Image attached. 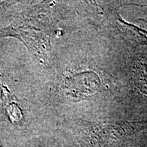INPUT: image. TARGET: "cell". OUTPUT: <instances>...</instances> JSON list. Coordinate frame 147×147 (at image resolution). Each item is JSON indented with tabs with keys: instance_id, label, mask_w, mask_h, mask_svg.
Returning <instances> with one entry per match:
<instances>
[{
	"instance_id": "cell-1",
	"label": "cell",
	"mask_w": 147,
	"mask_h": 147,
	"mask_svg": "<svg viewBox=\"0 0 147 147\" xmlns=\"http://www.w3.org/2000/svg\"><path fill=\"white\" fill-rule=\"evenodd\" d=\"M99 77L93 72L80 73L65 79V88L68 95L75 98H84L94 93L99 87Z\"/></svg>"
},
{
	"instance_id": "cell-2",
	"label": "cell",
	"mask_w": 147,
	"mask_h": 147,
	"mask_svg": "<svg viewBox=\"0 0 147 147\" xmlns=\"http://www.w3.org/2000/svg\"><path fill=\"white\" fill-rule=\"evenodd\" d=\"M117 19L121 30L127 39L132 40L137 45H147V30L126 23L120 16Z\"/></svg>"
},
{
	"instance_id": "cell-3",
	"label": "cell",
	"mask_w": 147,
	"mask_h": 147,
	"mask_svg": "<svg viewBox=\"0 0 147 147\" xmlns=\"http://www.w3.org/2000/svg\"><path fill=\"white\" fill-rule=\"evenodd\" d=\"M134 72V78L137 87L147 94V57L136 61Z\"/></svg>"
},
{
	"instance_id": "cell-4",
	"label": "cell",
	"mask_w": 147,
	"mask_h": 147,
	"mask_svg": "<svg viewBox=\"0 0 147 147\" xmlns=\"http://www.w3.org/2000/svg\"><path fill=\"white\" fill-rule=\"evenodd\" d=\"M8 3L10 2H8V1H0V12L4 10L6 5L8 4Z\"/></svg>"
},
{
	"instance_id": "cell-5",
	"label": "cell",
	"mask_w": 147,
	"mask_h": 147,
	"mask_svg": "<svg viewBox=\"0 0 147 147\" xmlns=\"http://www.w3.org/2000/svg\"><path fill=\"white\" fill-rule=\"evenodd\" d=\"M144 3H142V4H137L140 5V6H146L147 7V1H144V2H143Z\"/></svg>"
}]
</instances>
